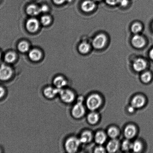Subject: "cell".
Listing matches in <instances>:
<instances>
[{"label": "cell", "mask_w": 153, "mask_h": 153, "mask_svg": "<svg viewBox=\"0 0 153 153\" xmlns=\"http://www.w3.org/2000/svg\"><path fill=\"white\" fill-rule=\"evenodd\" d=\"M119 134V130L115 127H110L107 130L108 135L112 139H116Z\"/></svg>", "instance_id": "obj_21"}, {"label": "cell", "mask_w": 153, "mask_h": 153, "mask_svg": "<svg viewBox=\"0 0 153 153\" xmlns=\"http://www.w3.org/2000/svg\"><path fill=\"white\" fill-rule=\"evenodd\" d=\"M66 0H53L54 2L55 3V4H63Z\"/></svg>", "instance_id": "obj_35"}, {"label": "cell", "mask_w": 153, "mask_h": 153, "mask_svg": "<svg viewBox=\"0 0 153 153\" xmlns=\"http://www.w3.org/2000/svg\"><path fill=\"white\" fill-rule=\"evenodd\" d=\"M1 152V148H0V153Z\"/></svg>", "instance_id": "obj_40"}, {"label": "cell", "mask_w": 153, "mask_h": 153, "mask_svg": "<svg viewBox=\"0 0 153 153\" xmlns=\"http://www.w3.org/2000/svg\"><path fill=\"white\" fill-rule=\"evenodd\" d=\"M18 48L21 52H25L28 51L29 49L28 43L25 41L21 42L18 45Z\"/></svg>", "instance_id": "obj_27"}, {"label": "cell", "mask_w": 153, "mask_h": 153, "mask_svg": "<svg viewBox=\"0 0 153 153\" xmlns=\"http://www.w3.org/2000/svg\"><path fill=\"white\" fill-rule=\"evenodd\" d=\"M137 133L136 127L134 125L127 126L124 130V135L127 139H130L134 137Z\"/></svg>", "instance_id": "obj_13"}, {"label": "cell", "mask_w": 153, "mask_h": 153, "mask_svg": "<svg viewBox=\"0 0 153 153\" xmlns=\"http://www.w3.org/2000/svg\"><path fill=\"white\" fill-rule=\"evenodd\" d=\"M120 0H106V3L109 5L113 6L119 3Z\"/></svg>", "instance_id": "obj_31"}, {"label": "cell", "mask_w": 153, "mask_h": 153, "mask_svg": "<svg viewBox=\"0 0 153 153\" xmlns=\"http://www.w3.org/2000/svg\"><path fill=\"white\" fill-rule=\"evenodd\" d=\"M49 10V8L46 5H43L42 6V7H40V12L42 13H46Z\"/></svg>", "instance_id": "obj_34"}, {"label": "cell", "mask_w": 153, "mask_h": 153, "mask_svg": "<svg viewBox=\"0 0 153 153\" xmlns=\"http://www.w3.org/2000/svg\"><path fill=\"white\" fill-rule=\"evenodd\" d=\"M60 90L55 87H46L43 90V94L46 98L52 99L57 94H59Z\"/></svg>", "instance_id": "obj_10"}, {"label": "cell", "mask_w": 153, "mask_h": 153, "mask_svg": "<svg viewBox=\"0 0 153 153\" xmlns=\"http://www.w3.org/2000/svg\"><path fill=\"white\" fill-rule=\"evenodd\" d=\"M29 56L30 59L33 61H38L41 59L42 53L38 49H34L29 52Z\"/></svg>", "instance_id": "obj_18"}, {"label": "cell", "mask_w": 153, "mask_h": 153, "mask_svg": "<svg viewBox=\"0 0 153 153\" xmlns=\"http://www.w3.org/2000/svg\"><path fill=\"white\" fill-rule=\"evenodd\" d=\"M146 100L145 97L141 95L136 96L132 99L131 101V105L135 108H139L145 104Z\"/></svg>", "instance_id": "obj_8"}, {"label": "cell", "mask_w": 153, "mask_h": 153, "mask_svg": "<svg viewBox=\"0 0 153 153\" xmlns=\"http://www.w3.org/2000/svg\"><path fill=\"white\" fill-rule=\"evenodd\" d=\"M107 139V136L103 131H99L96 133L94 139L96 143L99 145H103L105 143Z\"/></svg>", "instance_id": "obj_17"}, {"label": "cell", "mask_w": 153, "mask_h": 153, "mask_svg": "<svg viewBox=\"0 0 153 153\" xmlns=\"http://www.w3.org/2000/svg\"><path fill=\"white\" fill-rule=\"evenodd\" d=\"M81 144L79 139L75 137H69L65 143L66 151L69 153L76 152L78 149Z\"/></svg>", "instance_id": "obj_2"}, {"label": "cell", "mask_w": 153, "mask_h": 153, "mask_svg": "<svg viewBox=\"0 0 153 153\" xmlns=\"http://www.w3.org/2000/svg\"><path fill=\"white\" fill-rule=\"evenodd\" d=\"M149 56L151 59L153 60V48L151 49L150 51Z\"/></svg>", "instance_id": "obj_37"}, {"label": "cell", "mask_w": 153, "mask_h": 153, "mask_svg": "<svg viewBox=\"0 0 153 153\" xmlns=\"http://www.w3.org/2000/svg\"><path fill=\"white\" fill-rule=\"evenodd\" d=\"M90 49V46L88 43L84 42L79 45V52L83 54L87 53Z\"/></svg>", "instance_id": "obj_22"}, {"label": "cell", "mask_w": 153, "mask_h": 153, "mask_svg": "<svg viewBox=\"0 0 153 153\" xmlns=\"http://www.w3.org/2000/svg\"><path fill=\"white\" fill-rule=\"evenodd\" d=\"M135 109V108L133 106L131 105L128 108V112H130V113H133V112H134Z\"/></svg>", "instance_id": "obj_36"}, {"label": "cell", "mask_w": 153, "mask_h": 153, "mask_svg": "<svg viewBox=\"0 0 153 153\" xmlns=\"http://www.w3.org/2000/svg\"><path fill=\"white\" fill-rule=\"evenodd\" d=\"M59 94L61 100L64 102L70 103L74 100V93L71 90L67 89L60 90Z\"/></svg>", "instance_id": "obj_4"}, {"label": "cell", "mask_w": 153, "mask_h": 153, "mask_svg": "<svg viewBox=\"0 0 153 153\" xmlns=\"http://www.w3.org/2000/svg\"><path fill=\"white\" fill-rule=\"evenodd\" d=\"M96 7L95 2L92 0H86L84 1L81 4L82 10L86 13H89L93 11Z\"/></svg>", "instance_id": "obj_14"}, {"label": "cell", "mask_w": 153, "mask_h": 153, "mask_svg": "<svg viewBox=\"0 0 153 153\" xmlns=\"http://www.w3.org/2000/svg\"><path fill=\"white\" fill-rule=\"evenodd\" d=\"M94 1H101V0H94Z\"/></svg>", "instance_id": "obj_39"}, {"label": "cell", "mask_w": 153, "mask_h": 153, "mask_svg": "<svg viewBox=\"0 0 153 153\" xmlns=\"http://www.w3.org/2000/svg\"><path fill=\"white\" fill-rule=\"evenodd\" d=\"M152 27H153V26H152Z\"/></svg>", "instance_id": "obj_41"}, {"label": "cell", "mask_w": 153, "mask_h": 153, "mask_svg": "<svg viewBox=\"0 0 153 153\" xmlns=\"http://www.w3.org/2000/svg\"><path fill=\"white\" fill-rule=\"evenodd\" d=\"M107 41V37L104 34H100L96 36L93 41V45L96 49H101L104 47Z\"/></svg>", "instance_id": "obj_5"}, {"label": "cell", "mask_w": 153, "mask_h": 153, "mask_svg": "<svg viewBox=\"0 0 153 153\" xmlns=\"http://www.w3.org/2000/svg\"><path fill=\"white\" fill-rule=\"evenodd\" d=\"M83 98L82 97H79L77 103L75 105L72 110V114L74 118H79L84 115L85 110L82 102Z\"/></svg>", "instance_id": "obj_3"}, {"label": "cell", "mask_w": 153, "mask_h": 153, "mask_svg": "<svg viewBox=\"0 0 153 153\" xmlns=\"http://www.w3.org/2000/svg\"><path fill=\"white\" fill-rule=\"evenodd\" d=\"M119 3L122 7H125L128 5V0H120Z\"/></svg>", "instance_id": "obj_32"}, {"label": "cell", "mask_w": 153, "mask_h": 153, "mask_svg": "<svg viewBox=\"0 0 153 153\" xmlns=\"http://www.w3.org/2000/svg\"><path fill=\"white\" fill-rule=\"evenodd\" d=\"M152 76L149 72L147 71L144 73L141 76V79L145 83H149L152 80Z\"/></svg>", "instance_id": "obj_24"}, {"label": "cell", "mask_w": 153, "mask_h": 153, "mask_svg": "<svg viewBox=\"0 0 153 153\" xmlns=\"http://www.w3.org/2000/svg\"><path fill=\"white\" fill-rule=\"evenodd\" d=\"M99 116L98 114L95 112H92L88 114L87 120L90 124H94L98 122Z\"/></svg>", "instance_id": "obj_20"}, {"label": "cell", "mask_w": 153, "mask_h": 153, "mask_svg": "<svg viewBox=\"0 0 153 153\" xmlns=\"http://www.w3.org/2000/svg\"><path fill=\"white\" fill-rule=\"evenodd\" d=\"M119 147V141L116 139H113L107 143L106 148L109 152L114 153L118 150Z\"/></svg>", "instance_id": "obj_12"}, {"label": "cell", "mask_w": 153, "mask_h": 153, "mask_svg": "<svg viewBox=\"0 0 153 153\" xmlns=\"http://www.w3.org/2000/svg\"><path fill=\"white\" fill-rule=\"evenodd\" d=\"M26 11L28 14L34 16L38 15L40 13V7L34 4H31L27 7Z\"/></svg>", "instance_id": "obj_19"}, {"label": "cell", "mask_w": 153, "mask_h": 153, "mask_svg": "<svg viewBox=\"0 0 153 153\" xmlns=\"http://www.w3.org/2000/svg\"><path fill=\"white\" fill-rule=\"evenodd\" d=\"M51 19L50 16H42L41 19V23L43 25H47L50 23Z\"/></svg>", "instance_id": "obj_29"}, {"label": "cell", "mask_w": 153, "mask_h": 153, "mask_svg": "<svg viewBox=\"0 0 153 153\" xmlns=\"http://www.w3.org/2000/svg\"><path fill=\"white\" fill-rule=\"evenodd\" d=\"M105 152V149L103 147L99 146L97 147L94 150V152L96 153H103Z\"/></svg>", "instance_id": "obj_30"}, {"label": "cell", "mask_w": 153, "mask_h": 153, "mask_svg": "<svg viewBox=\"0 0 153 153\" xmlns=\"http://www.w3.org/2000/svg\"><path fill=\"white\" fill-rule=\"evenodd\" d=\"M142 26L140 23L136 22L133 24L131 27V31L134 34L140 33L142 30Z\"/></svg>", "instance_id": "obj_28"}, {"label": "cell", "mask_w": 153, "mask_h": 153, "mask_svg": "<svg viewBox=\"0 0 153 153\" xmlns=\"http://www.w3.org/2000/svg\"><path fill=\"white\" fill-rule=\"evenodd\" d=\"M79 139L81 143L85 144L89 143L93 139L92 133L89 131H84L82 133Z\"/></svg>", "instance_id": "obj_16"}, {"label": "cell", "mask_w": 153, "mask_h": 153, "mask_svg": "<svg viewBox=\"0 0 153 153\" xmlns=\"http://www.w3.org/2000/svg\"><path fill=\"white\" fill-rule=\"evenodd\" d=\"M39 22L37 19H28L26 23L27 29L30 32L34 33L39 28Z\"/></svg>", "instance_id": "obj_11"}, {"label": "cell", "mask_w": 153, "mask_h": 153, "mask_svg": "<svg viewBox=\"0 0 153 153\" xmlns=\"http://www.w3.org/2000/svg\"><path fill=\"white\" fill-rule=\"evenodd\" d=\"M132 144L133 143L130 141L128 139L124 140L121 145V148H122V151H128L130 150H132Z\"/></svg>", "instance_id": "obj_26"}, {"label": "cell", "mask_w": 153, "mask_h": 153, "mask_svg": "<svg viewBox=\"0 0 153 153\" xmlns=\"http://www.w3.org/2000/svg\"><path fill=\"white\" fill-rule=\"evenodd\" d=\"M142 148H143V145L140 141L136 140L133 143L132 150L134 152H140L142 150Z\"/></svg>", "instance_id": "obj_23"}, {"label": "cell", "mask_w": 153, "mask_h": 153, "mask_svg": "<svg viewBox=\"0 0 153 153\" xmlns=\"http://www.w3.org/2000/svg\"><path fill=\"white\" fill-rule=\"evenodd\" d=\"M67 81L61 76H56L54 79L53 84L55 88L58 89H62L67 84Z\"/></svg>", "instance_id": "obj_15"}, {"label": "cell", "mask_w": 153, "mask_h": 153, "mask_svg": "<svg viewBox=\"0 0 153 153\" xmlns=\"http://www.w3.org/2000/svg\"><path fill=\"white\" fill-rule=\"evenodd\" d=\"M13 73V70L8 66L2 64L0 66V80H8L11 78Z\"/></svg>", "instance_id": "obj_6"}, {"label": "cell", "mask_w": 153, "mask_h": 153, "mask_svg": "<svg viewBox=\"0 0 153 153\" xmlns=\"http://www.w3.org/2000/svg\"><path fill=\"white\" fill-rule=\"evenodd\" d=\"M16 58V53L10 52L7 53L4 56V60L7 63H12L15 61Z\"/></svg>", "instance_id": "obj_25"}, {"label": "cell", "mask_w": 153, "mask_h": 153, "mask_svg": "<svg viewBox=\"0 0 153 153\" xmlns=\"http://www.w3.org/2000/svg\"><path fill=\"white\" fill-rule=\"evenodd\" d=\"M147 67V63L142 58H137L135 60L133 64V68L135 71L141 72L144 70Z\"/></svg>", "instance_id": "obj_7"}, {"label": "cell", "mask_w": 153, "mask_h": 153, "mask_svg": "<svg viewBox=\"0 0 153 153\" xmlns=\"http://www.w3.org/2000/svg\"><path fill=\"white\" fill-rule=\"evenodd\" d=\"M1 52H0V61H1Z\"/></svg>", "instance_id": "obj_38"}, {"label": "cell", "mask_w": 153, "mask_h": 153, "mask_svg": "<svg viewBox=\"0 0 153 153\" xmlns=\"http://www.w3.org/2000/svg\"><path fill=\"white\" fill-rule=\"evenodd\" d=\"M131 43L134 47L137 48H141L144 46L146 42L142 36L136 34L132 39Z\"/></svg>", "instance_id": "obj_9"}, {"label": "cell", "mask_w": 153, "mask_h": 153, "mask_svg": "<svg viewBox=\"0 0 153 153\" xmlns=\"http://www.w3.org/2000/svg\"><path fill=\"white\" fill-rule=\"evenodd\" d=\"M102 103L101 97L98 94H91L88 97L87 100V107L90 110L93 111L101 106Z\"/></svg>", "instance_id": "obj_1"}, {"label": "cell", "mask_w": 153, "mask_h": 153, "mask_svg": "<svg viewBox=\"0 0 153 153\" xmlns=\"http://www.w3.org/2000/svg\"><path fill=\"white\" fill-rule=\"evenodd\" d=\"M5 91L3 87L0 86V99L2 98L5 94Z\"/></svg>", "instance_id": "obj_33"}]
</instances>
